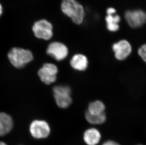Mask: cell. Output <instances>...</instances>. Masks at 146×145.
<instances>
[{
  "instance_id": "1",
  "label": "cell",
  "mask_w": 146,
  "mask_h": 145,
  "mask_svg": "<svg viewBox=\"0 0 146 145\" xmlns=\"http://www.w3.org/2000/svg\"><path fill=\"white\" fill-rule=\"evenodd\" d=\"M61 10L64 15L72 19L75 24L80 25L85 18V11L82 5L76 0H62Z\"/></svg>"
},
{
  "instance_id": "2",
  "label": "cell",
  "mask_w": 146,
  "mask_h": 145,
  "mask_svg": "<svg viewBox=\"0 0 146 145\" xmlns=\"http://www.w3.org/2000/svg\"><path fill=\"white\" fill-rule=\"evenodd\" d=\"M8 57L11 64L18 69L25 67L33 59V54L29 50L17 47L9 51Z\"/></svg>"
},
{
  "instance_id": "3",
  "label": "cell",
  "mask_w": 146,
  "mask_h": 145,
  "mask_svg": "<svg viewBox=\"0 0 146 145\" xmlns=\"http://www.w3.org/2000/svg\"><path fill=\"white\" fill-rule=\"evenodd\" d=\"M54 96L57 105L62 108H67L72 103L71 90L68 86L58 85L53 89Z\"/></svg>"
},
{
  "instance_id": "4",
  "label": "cell",
  "mask_w": 146,
  "mask_h": 145,
  "mask_svg": "<svg viewBox=\"0 0 146 145\" xmlns=\"http://www.w3.org/2000/svg\"><path fill=\"white\" fill-rule=\"evenodd\" d=\"M32 31L37 38L49 40L53 36V26L52 24L46 19H40L36 21L33 26Z\"/></svg>"
},
{
  "instance_id": "5",
  "label": "cell",
  "mask_w": 146,
  "mask_h": 145,
  "mask_svg": "<svg viewBox=\"0 0 146 145\" xmlns=\"http://www.w3.org/2000/svg\"><path fill=\"white\" fill-rule=\"evenodd\" d=\"M50 127L47 122L43 120H35L31 123L29 131L32 137L36 139L45 138L50 133Z\"/></svg>"
},
{
  "instance_id": "6",
  "label": "cell",
  "mask_w": 146,
  "mask_h": 145,
  "mask_svg": "<svg viewBox=\"0 0 146 145\" xmlns=\"http://www.w3.org/2000/svg\"><path fill=\"white\" fill-rule=\"evenodd\" d=\"M58 69L52 63H46L39 70L38 74L40 80L46 84H50L56 81Z\"/></svg>"
},
{
  "instance_id": "7",
  "label": "cell",
  "mask_w": 146,
  "mask_h": 145,
  "mask_svg": "<svg viewBox=\"0 0 146 145\" xmlns=\"http://www.w3.org/2000/svg\"><path fill=\"white\" fill-rule=\"evenodd\" d=\"M46 52L48 55L57 61H62L66 59L69 53L67 47L59 42H54L47 47Z\"/></svg>"
},
{
  "instance_id": "8",
  "label": "cell",
  "mask_w": 146,
  "mask_h": 145,
  "mask_svg": "<svg viewBox=\"0 0 146 145\" xmlns=\"http://www.w3.org/2000/svg\"><path fill=\"white\" fill-rule=\"evenodd\" d=\"M112 49L115 58L119 61H123L127 59L132 52L131 45L126 40H120L114 43Z\"/></svg>"
},
{
  "instance_id": "9",
  "label": "cell",
  "mask_w": 146,
  "mask_h": 145,
  "mask_svg": "<svg viewBox=\"0 0 146 145\" xmlns=\"http://www.w3.org/2000/svg\"><path fill=\"white\" fill-rule=\"evenodd\" d=\"M125 18L129 25L132 28L142 26L146 21V14L142 10L128 11L125 13Z\"/></svg>"
},
{
  "instance_id": "10",
  "label": "cell",
  "mask_w": 146,
  "mask_h": 145,
  "mask_svg": "<svg viewBox=\"0 0 146 145\" xmlns=\"http://www.w3.org/2000/svg\"><path fill=\"white\" fill-rule=\"evenodd\" d=\"M107 16L106 17V26L111 32H116L119 29L120 17L116 14V10L113 8H109L106 11Z\"/></svg>"
},
{
  "instance_id": "11",
  "label": "cell",
  "mask_w": 146,
  "mask_h": 145,
  "mask_svg": "<svg viewBox=\"0 0 146 145\" xmlns=\"http://www.w3.org/2000/svg\"><path fill=\"white\" fill-rule=\"evenodd\" d=\"M70 65L74 70L78 71H84L88 67V59L84 54H76L70 59Z\"/></svg>"
},
{
  "instance_id": "12",
  "label": "cell",
  "mask_w": 146,
  "mask_h": 145,
  "mask_svg": "<svg viewBox=\"0 0 146 145\" xmlns=\"http://www.w3.org/2000/svg\"><path fill=\"white\" fill-rule=\"evenodd\" d=\"M83 138L87 145H97L100 141L101 134L98 129L90 128L85 131Z\"/></svg>"
},
{
  "instance_id": "13",
  "label": "cell",
  "mask_w": 146,
  "mask_h": 145,
  "mask_svg": "<svg viewBox=\"0 0 146 145\" xmlns=\"http://www.w3.org/2000/svg\"><path fill=\"white\" fill-rule=\"evenodd\" d=\"M13 126V120L11 116L4 113H0V136L10 132Z\"/></svg>"
},
{
  "instance_id": "14",
  "label": "cell",
  "mask_w": 146,
  "mask_h": 145,
  "mask_svg": "<svg viewBox=\"0 0 146 145\" xmlns=\"http://www.w3.org/2000/svg\"><path fill=\"white\" fill-rule=\"evenodd\" d=\"M106 106L100 100H95L90 103L87 112L92 115H100L105 113Z\"/></svg>"
},
{
  "instance_id": "15",
  "label": "cell",
  "mask_w": 146,
  "mask_h": 145,
  "mask_svg": "<svg viewBox=\"0 0 146 145\" xmlns=\"http://www.w3.org/2000/svg\"><path fill=\"white\" fill-rule=\"evenodd\" d=\"M85 116L87 122L93 125H102L106 122V116L105 113L100 115H92L86 111Z\"/></svg>"
},
{
  "instance_id": "16",
  "label": "cell",
  "mask_w": 146,
  "mask_h": 145,
  "mask_svg": "<svg viewBox=\"0 0 146 145\" xmlns=\"http://www.w3.org/2000/svg\"><path fill=\"white\" fill-rule=\"evenodd\" d=\"M138 54L142 60L146 63V44L139 47L138 51Z\"/></svg>"
},
{
  "instance_id": "17",
  "label": "cell",
  "mask_w": 146,
  "mask_h": 145,
  "mask_svg": "<svg viewBox=\"0 0 146 145\" xmlns=\"http://www.w3.org/2000/svg\"><path fill=\"white\" fill-rule=\"evenodd\" d=\"M102 145H121L119 144L118 143L116 142V141H113V140H108L104 143Z\"/></svg>"
},
{
  "instance_id": "18",
  "label": "cell",
  "mask_w": 146,
  "mask_h": 145,
  "mask_svg": "<svg viewBox=\"0 0 146 145\" xmlns=\"http://www.w3.org/2000/svg\"><path fill=\"white\" fill-rule=\"evenodd\" d=\"M3 13V7L1 3H0V16H1Z\"/></svg>"
},
{
  "instance_id": "19",
  "label": "cell",
  "mask_w": 146,
  "mask_h": 145,
  "mask_svg": "<svg viewBox=\"0 0 146 145\" xmlns=\"http://www.w3.org/2000/svg\"><path fill=\"white\" fill-rule=\"evenodd\" d=\"M0 145H7L5 143L3 142V141H0Z\"/></svg>"
},
{
  "instance_id": "20",
  "label": "cell",
  "mask_w": 146,
  "mask_h": 145,
  "mask_svg": "<svg viewBox=\"0 0 146 145\" xmlns=\"http://www.w3.org/2000/svg\"></svg>"
}]
</instances>
